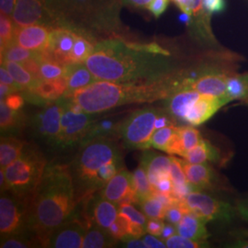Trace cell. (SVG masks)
<instances>
[{"label": "cell", "instance_id": "7dc6e473", "mask_svg": "<svg viewBox=\"0 0 248 248\" xmlns=\"http://www.w3.org/2000/svg\"><path fill=\"white\" fill-rule=\"evenodd\" d=\"M8 106L14 110H20L24 105V98L16 93H12L5 99H2Z\"/></svg>", "mask_w": 248, "mask_h": 248}, {"label": "cell", "instance_id": "f546056e", "mask_svg": "<svg viewBox=\"0 0 248 248\" xmlns=\"http://www.w3.org/2000/svg\"><path fill=\"white\" fill-rule=\"evenodd\" d=\"M120 122L121 121H115L114 119L96 120L80 144L99 138H113L115 135H118Z\"/></svg>", "mask_w": 248, "mask_h": 248}, {"label": "cell", "instance_id": "5b68a950", "mask_svg": "<svg viewBox=\"0 0 248 248\" xmlns=\"http://www.w3.org/2000/svg\"><path fill=\"white\" fill-rule=\"evenodd\" d=\"M47 166L45 155L38 149L26 144L18 159L4 169L5 191L8 190L22 200L30 201L39 186Z\"/></svg>", "mask_w": 248, "mask_h": 248}, {"label": "cell", "instance_id": "6da1fadb", "mask_svg": "<svg viewBox=\"0 0 248 248\" xmlns=\"http://www.w3.org/2000/svg\"><path fill=\"white\" fill-rule=\"evenodd\" d=\"M169 55L158 45L108 40L94 46L85 63L98 80L147 84L167 79L172 70Z\"/></svg>", "mask_w": 248, "mask_h": 248}, {"label": "cell", "instance_id": "f5cc1de1", "mask_svg": "<svg viewBox=\"0 0 248 248\" xmlns=\"http://www.w3.org/2000/svg\"><path fill=\"white\" fill-rule=\"evenodd\" d=\"M123 242H124V245H123L124 248H147L144 241L140 238H129V239L124 240Z\"/></svg>", "mask_w": 248, "mask_h": 248}, {"label": "cell", "instance_id": "b9f144b4", "mask_svg": "<svg viewBox=\"0 0 248 248\" xmlns=\"http://www.w3.org/2000/svg\"><path fill=\"white\" fill-rule=\"evenodd\" d=\"M179 9L189 16L199 14L203 9V0H172Z\"/></svg>", "mask_w": 248, "mask_h": 248}, {"label": "cell", "instance_id": "4316f807", "mask_svg": "<svg viewBox=\"0 0 248 248\" xmlns=\"http://www.w3.org/2000/svg\"><path fill=\"white\" fill-rule=\"evenodd\" d=\"M24 117L20 110L10 108L3 100L0 101V129L2 136H10L12 133H18L22 128Z\"/></svg>", "mask_w": 248, "mask_h": 248}, {"label": "cell", "instance_id": "c3c4849f", "mask_svg": "<svg viewBox=\"0 0 248 248\" xmlns=\"http://www.w3.org/2000/svg\"><path fill=\"white\" fill-rule=\"evenodd\" d=\"M0 79H1V83L9 85L10 87L16 89L17 91L23 90V89L12 78V76L10 75L9 70L2 64H1V68H0Z\"/></svg>", "mask_w": 248, "mask_h": 248}, {"label": "cell", "instance_id": "9f6ffc18", "mask_svg": "<svg viewBox=\"0 0 248 248\" xmlns=\"http://www.w3.org/2000/svg\"><path fill=\"white\" fill-rule=\"evenodd\" d=\"M15 92H18V91L14 89V88L10 87L9 85L3 84V83L0 84V98H1V100L5 99L10 94L15 93Z\"/></svg>", "mask_w": 248, "mask_h": 248}, {"label": "cell", "instance_id": "8fae6325", "mask_svg": "<svg viewBox=\"0 0 248 248\" xmlns=\"http://www.w3.org/2000/svg\"><path fill=\"white\" fill-rule=\"evenodd\" d=\"M77 34L69 30L56 29L50 32L48 45L42 52L43 60L66 66L71 64V55Z\"/></svg>", "mask_w": 248, "mask_h": 248}, {"label": "cell", "instance_id": "d6986e66", "mask_svg": "<svg viewBox=\"0 0 248 248\" xmlns=\"http://www.w3.org/2000/svg\"><path fill=\"white\" fill-rule=\"evenodd\" d=\"M140 166L145 170L151 185L155 189L161 178L170 176L171 156L146 151L142 155Z\"/></svg>", "mask_w": 248, "mask_h": 248}, {"label": "cell", "instance_id": "9c48e42d", "mask_svg": "<svg viewBox=\"0 0 248 248\" xmlns=\"http://www.w3.org/2000/svg\"><path fill=\"white\" fill-rule=\"evenodd\" d=\"M28 205L23 200L10 192L0 198V232L1 238L22 235L27 230Z\"/></svg>", "mask_w": 248, "mask_h": 248}, {"label": "cell", "instance_id": "603a6c76", "mask_svg": "<svg viewBox=\"0 0 248 248\" xmlns=\"http://www.w3.org/2000/svg\"><path fill=\"white\" fill-rule=\"evenodd\" d=\"M186 180L194 190H202L210 187L214 179L213 170L208 163L191 164L181 160Z\"/></svg>", "mask_w": 248, "mask_h": 248}, {"label": "cell", "instance_id": "d590c367", "mask_svg": "<svg viewBox=\"0 0 248 248\" xmlns=\"http://www.w3.org/2000/svg\"><path fill=\"white\" fill-rule=\"evenodd\" d=\"M177 128L175 125H169L155 130L151 139V147L167 152L170 142L177 133Z\"/></svg>", "mask_w": 248, "mask_h": 248}, {"label": "cell", "instance_id": "484cf974", "mask_svg": "<svg viewBox=\"0 0 248 248\" xmlns=\"http://www.w3.org/2000/svg\"><path fill=\"white\" fill-rule=\"evenodd\" d=\"M118 240L109 232L95 223L90 224L83 240V248H106L114 247Z\"/></svg>", "mask_w": 248, "mask_h": 248}, {"label": "cell", "instance_id": "4fadbf2b", "mask_svg": "<svg viewBox=\"0 0 248 248\" xmlns=\"http://www.w3.org/2000/svg\"><path fill=\"white\" fill-rule=\"evenodd\" d=\"M100 195L118 205L137 202L133 190V174L122 169L100 189Z\"/></svg>", "mask_w": 248, "mask_h": 248}, {"label": "cell", "instance_id": "5bb4252c", "mask_svg": "<svg viewBox=\"0 0 248 248\" xmlns=\"http://www.w3.org/2000/svg\"><path fill=\"white\" fill-rule=\"evenodd\" d=\"M226 104H228V101L224 98L201 94L188 108L183 122L192 126H199L210 120Z\"/></svg>", "mask_w": 248, "mask_h": 248}, {"label": "cell", "instance_id": "7bdbcfd3", "mask_svg": "<svg viewBox=\"0 0 248 248\" xmlns=\"http://www.w3.org/2000/svg\"><path fill=\"white\" fill-rule=\"evenodd\" d=\"M186 213H187V211L182 203L179 202V203L173 204L168 208L165 219L169 223L177 225V223L182 220L184 214Z\"/></svg>", "mask_w": 248, "mask_h": 248}, {"label": "cell", "instance_id": "680465c9", "mask_svg": "<svg viewBox=\"0 0 248 248\" xmlns=\"http://www.w3.org/2000/svg\"><path fill=\"white\" fill-rule=\"evenodd\" d=\"M228 248H248V240L240 239L231 244V246H226Z\"/></svg>", "mask_w": 248, "mask_h": 248}, {"label": "cell", "instance_id": "d4e9b609", "mask_svg": "<svg viewBox=\"0 0 248 248\" xmlns=\"http://www.w3.org/2000/svg\"><path fill=\"white\" fill-rule=\"evenodd\" d=\"M207 222L195 213L187 212L176 225L177 233L195 241L205 242L210 237L206 227Z\"/></svg>", "mask_w": 248, "mask_h": 248}, {"label": "cell", "instance_id": "2e32d148", "mask_svg": "<svg viewBox=\"0 0 248 248\" xmlns=\"http://www.w3.org/2000/svg\"><path fill=\"white\" fill-rule=\"evenodd\" d=\"M67 90L65 76L53 80L41 79L33 88L27 89L28 99H32L37 103L48 104L62 98Z\"/></svg>", "mask_w": 248, "mask_h": 248}, {"label": "cell", "instance_id": "8992f818", "mask_svg": "<svg viewBox=\"0 0 248 248\" xmlns=\"http://www.w3.org/2000/svg\"><path fill=\"white\" fill-rule=\"evenodd\" d=\"M163 110L146 107L133 111L119 124L118 136L124 147L131 150H148L156 130V121Z\"/></svg>", "mask_w": 248, "mask_h": 248}, {"label": "cell", "instance_id": "ee69618b", "mask_svg": "<svg viewBox=\"0 0 248 248\" xmlns=\"http://www.w3.org/2000/svg\"><path fill=\"white\" fill-rule=\"evenodd\" d=\"M32 247L31 243L23 239L22 235L1 238V248H28Z\"/></svg>", "mask_w": 248, "mask_h": 248}, {"label": "cell", "instance_id": "91938a15", "mask_svg": "<svg viewBox=\"0 0 248 248\" xmlns=\"http://www.w3.org/2000/svg\"><path fill=\"white\" fill-rule=\"evenodd\" d=\"M0 187H1V192H4L6 189V177H5L4 169H1V172H0Z\"/></svg>", "mask_w": 248, "mask_h": 248}, {"label": "cell", "instance_id": "60d3db41", "mask_svg": "<svg viewBox=\"0 0 248 248\" xmlns=\"http://www.w3.org/2000/svg\"><path fill=\"white\" fill-rule=\"evenodd\" d=\"M14 34H15V30H13L12 22L9 16L1 14V17H0L1 50L5 49L12 43H14Z\"/></svg>", "mask_w": 248, "mask_h": 248}, {"label": "cell", "instance_id": "277c9868", "mask_svg": "<svg viewBox=\"0 0 248 248\" xmlns=\"http://www.w3.org/2000/svg\"><path fill=\"white\" fill-rule=\"evenodd\" d=\"M124 169L122 151L112 138H99L80 144L70 168L77 199L100 190Z\"/></svg>", "mask_w": 248, "mask_h": 248}, {"label": "cell", "instance_id": "ffe728a7", "mask_svg": "<svg viewBox=\"0 0 248 248\" xmlns=\"http://www.w3.org/2000/svg\"><path fill=\"white\" fill-rule=\"evenodd\" d=\"M45 11V0H17L12 14L16 27L33 25L40 21Z\"/></svg>", "mask_w": 248, "mask_h": 248}, {"label": "cell", "instance_id": "bcb514c9", "mask_svg": "<svg viewBox=\"0 0 248 248\" xmlns=\"http://www.w3.org/2000/svg\"><path fill=\"white\" fill-rule=\"evenodd\" d=\"M165 222L163 219H150L147 221L146 224V232L161 237L162 232L165 226Z\"/></svg>", "mask_w": 248, "mask_h": 248}, {"label": "cell", "instance_id": "44dd1931", "mask_svg": "<svg viewBox=\"0 0 248 248\" xmlns=\"http://www.w3.org/2000/svg\"><path fill=\"white\" fill-rule=\"evenodd\" d=\"M200 96L201 93L193 89L177 90L166 98V111L174 120H181L183 122L188 108Z\"/></svg>", "mask_w": 248, "mask_h": 248}, {"label": "cell", "instance_id": "f1b7e54d", "mask_svg": "<svg viewBox=\"0 0 248 248\" xmlns=\"http://www.w3.org/2000/svg\"><path fill=\"white\" fill-rule=\"evenodd\" d=\"M218 149L207 140L202 139L195 147L188 151L184 155V160L191 164H201L208 162H216L220 159Z\"/></svg>", "mask_w": 248, "mask_h": 248}, {"label": "cell", "instance_id": "1f68e13d", "mask_svg": "<svg viewBox=\"0 0 248 248\" xmlns=\"http://www.w3.org/2000/svg\"><path fill=\"white\" fill-rule=\"evenodd\" d=\"M38 58L43 60L42 52H34L23 48L22 46L17 45L15 42L1 50V59L2 61H12V62H23L30 59Z\"/></svg>", "mask_w": 248, "mask_h": 248}, {"label": "cell", "instance_id": "f907efd6", "mask_svg": "<svg viewBox=\"0 0 248 248\" xmlns=\"http://www.w3.org/2000/svg\"><path fill=\"white\" fill-rule=\"evenodd\" d=\"M142 240L144 241L147 248H167L166 243L163 240L157 238V236L153 234H144L142 236Z\"/></svg>", "mask_w": 248, "mask_h": 248}, {"label": "cell", "instance_id": "ba28073f", "mask_svg": "<svg viewBox=\"0 0 248 248\" xmlns=\"http://www.w3.org/2000/svg\"><path fill=\"white\" fill-rule=\"evenodd\" d=\"M187 212L195 213L206 222H231L236 215V208L212 196L193 190L180 202Z\"/></svg>", "mask_w": 248, "mask_h": 248}, {"label": "cell", "instance_id": "f6af8a7d", "mask_svg": "<svg viewBox=\"0 0 248 248\" xmlns=\"http://www.w3.org/2000/svg\"><path fill=\"white\" fill-rule=\"evenodd\" d=\"M203 9L209 14L219 13L225 9V0H203Z\"/></svg>", "mask_w": 248, "mask_h": 248}, {"label": "cell", "instance_id": "ab89813d", "mask_svg": "<svg viewBox=\"0 0 248 248\" xmlns=\"http://www.w3.org/2000/svg\"><path fill=\"white\" fill-rule=\"evenodd\" d=\"M119 213L127 218L131 222L140 224L146 228L147 217L144 213L139 212L135 207L129 202H125L119 205Z\"/></svg>", "mask_w": 248, "mask_h": 248}, {"label": "cell", "instance_id": "7a4b0ae2", "mask_svg": "<svg viewBox=\"0 0 248 248\" xmlns=\"http://www.w3.org/2000/svg\"><path fill=\"white\" fill-rule=\"evenodd\" d=\"M77 201L70 168L48 165L28 204L27 230L46 245L53 231L71 218Z\"/></svg>", "mask_w": 248, "mask_h": 248}, {"label": "cell", "instance_id": "7c38bea8", "mask_svg": "<svg viewBox=\"0 0 248 248\" xmlns=\"http://www.w3.org/2000/svg\"><path fill=\"white\" fill-rule=\"evenodd\" d=\"M88 227L79 221L67 220L49 235L46 247L52 248H81Z\"/></svg>", "mask_w": 248, "mask_h": 248}, {"label": "cell", "instance_id": "7402d4cb", "mask_svg": "<svg viewBox=\"0 0 248 248\" xmlns=\"http://www.w3.org/2000/svg\"><path fill=\"white\" fill-rule=\"evenodd\" d=\"M202 139L201 133L192 127V125L178 127L177 133L170 142L166 153L170 155L184 157L186 153L195 147Z\"/></svg>", "mask_w": 248, "mask_h": 248}, {"label": "cell", "instance_id": "4dcf8cb0", "mask_svg": "<svg viewBox=\"0 0 248 248\" xmlns=\"http://www.w3.org/2000/svg\"><path fill=\"white\" fill-rule=\"evenodd\" d=\"M1 64L4 65L14 80L23 89V90L31 89L41 79H38L31 72L20 62H12V61H2Z\"/></svg>", "mask_w": 248, "mask_h": 248}, {"label": "cell", "instance_id": "11a10c76", "mask_svg": "<svg viewBox=\"0 0 248 248\" xmlns=\"http://www.w3.org/2000/svg\"><path fill=\"white\" fill-rule=\"evenodd\" d=\"M176 233H177V226L169 222V223L165 224V226H164V229H163L162 234H161V238L168 239L170 236H172Z\"/></svg>", "mask_w": 248, "mask_h": 248}, {"label": "cell", "instance_id": "836d02e7", "mask_svg": "<svg viewBox=\"0 0 248 248\" xmlns=\"http://www.w3.org/2000/svg\"><path fill=\"white\" fill-rule=\"evenodd\" d=\"M226 95L230 102L233 100H248V74L229 77Z\"/></svg>", "mask_w": 248, "mask_h": 248}, {"label": "cell", "instance_id": "30bf717a", "mask_svg": "<svg viewBox=\"0 0 248 248\" xmlns=\"http://www.w3.org/2000/svg\"><path fill=\"white\" fill-rule=\"evenodd\" d=\"M63 98H58L45 105L31 120V125L36 135L54 147L60 148L61 118Z\"/></svg>", "mask_w": 248, "mask_h": 248}, {"label": "cell", "instance_id": "816d5d0a", "mask_svg": "<svg viewBox=\"0 0 248 248\" xmlns=\"http://www.w3.org/2000/svg\"><path fill=\"white\" fill-rule=\"evenodd\" d=\"M17 0H0L1 14L6 16H11L15 9Z\"/></svg>", "mask_w": 248, "mask_h": 248}, {"label": "cell", "instance_id": "cb8c5ba5", "mask_svg": "<svg viewBox=\"0 0 248 248\" xmlns=\"http://www.w3.org/2000/svg\"><path fill=\"white\" fill-rule=\"evenodd\" d=\"M65 78L67 81V90L64 96H70L78 89L88 87L97 81L85 62L71 63L65 66Z\"/></svg>", "mask_w": 248, "mask_h": 248}, {"label": "cell", "instance_id": "6f0895ef", "mask_svg": "<svg viewBox=\"0 0 248 248\" xmlns=\"http://www.w3.org/2000/svg\"><path fill=\"white\" fill-rule=\"evenodd\" d=\"M129 4L134 7H146L149 6L152 0H126Z\"/></svg>", "mask_w": 248, "mask_h": 248}, {"label": "cell", "instance_id": "f35d334b", "mask_svg": "<svg viewBox=\"0 0 248 248\" xmlns=\"http://www.w3.org/2000/svg\"><path fill=\"white\" fill-rule=\"evenodd\" d=\"M167 248H209V243L207 241L200 242L190 239L176 233L170 236L168 239H165Z\"/></svg>", "mask_w": 248, "mask_h": 248}, {"label": "cell", "instance_id": "9a60e30c", "mask_svg": "<svg viewBox=\"0 0 248 248\" xmlns=\"http://www.w3.org/2000/svg\"><path fill=\"white\" fill-rule=\"evenodd\" d=\"M228 78L229 77L225 74H207L196 79L183 81L182 89H193L201 94L224 98L229 103L226 95Z\"/></svg>", "mask_w": 248, "mask_h": 248}, {"label": "cell", "instance_id": "681fc988", "mask_svg": "<svg viewBox=\"0 0 248 248\" xmlns=\"http://www.w3.org/2000/svg\"><path fill=\"white\" fill-rule=\"evenodd\" d=\"M169 0H152L148 9L155 17H159L168 9Z\"/></svg>", "mask_w": 248, "mask_h": 248}, {"label": "cell", "instance_id": "e0dca14e", "mask_svg": "<svg viewBox=\"0 0 248 248\" xmlns=\"http://www.w3.org/2000/svg\"><path fill=\"white\" fill-rule=\"evenodd\" d=\"M50 32L47 28L43 25L16 28L14 34V42L17 45L34 52H43L48 45Z\"/></svg>", "mask_w": 248, "mask_h": 248}, {"label": "cell", "instance_id": "db71d44e", "mask_svg": "<svg viewBox=\"0 0 248 248\" xmlns=\"http://www.w3.org/2000/svg\"><path fill=\"white\" fill-rule=\"evenodd\" d=\"M236 212L239 214L240 216L248 222V200L245 201H240L235 206Z\"/></svg>", "mask_w": 248, "mask_h": 248}, {"label": "cell", "instance_id": "ac0fdd59", "mask_svg": "<svg viewBox=\"0 0 248 248\" xmlns=\"http://www.w3.org/2000/svg\"><path fill=\"white\" fill-rule=\"evenodd\" d=\"M89 214L90 222L108 231L118 219L119 208L99 194L92 198Z\"/></svg>", "mask_w": 248, "mask_h": 248}, {"label": "cell", "instance_id": "83f0119b", "mask_svg": "<svg viewBox=\"0 0 248 248\" xmlns=\"http://www.w3.org/2000/svg\"><path fill=\"white\" fill-rule=\"evenodd\" d=\"M26 143L14 136H1L0 142V164L5 169L21 155Z\"/></svg>", "mask_w": 248, "mask_h": 248}, {"label": "cell", "instance_id": "3957f363", "mask_svg": "<svg viewBox=\"0 0 248 248\" xmlns=\"http://www.w3.org/2000/svg\"><path fill=\"white\" fill-rule=\"evenodd\" d=\"M179 90L167 79L156 83L131 84L97 80L88 87L78 89L70 96L72 101L84 111L98 114L118 107L150 103L169 98Z\"/></svg>", "mask_w": 248, "mask_h": 248}, {"label": "cell", "instance_id": "52a82bcc", "mask_svg": "<svg viewBox=\"0 0 248 248\" xmlns=\"http://www.w3.org/2000/svg\"><path fill=\"white\" fill-rule=\"evenodd\" d=\"M62 98L60 148L65 149L79 145L96 121V114L84 111L68 97L63 96Z\"/></svg>", "mask_w": 248, "mask_h": 248}, {"label": "cell", "instance_id": "d6a6232c", "mask_svg": "<svg viewBox=\"0 0 248 248\" xmlns=\"http://www.w3.org/2000/svg\"><path fill=\"white\" fill-rule=\"evenodd\" d=\"M133 185L138 203L155 193L145 170L141 166L135 169L133 173Z\"/></svg>", "mask_w": 248, "mask_h": 248}, {"label": "cell", "instance_id": "e575fe53", "mask_svg": "<svg viewBox=\"0 0 248 248\" xmlns=\"http://www.w3.org/2000/svg\"><path fill=\"white\" fill-rule=\"evenodd\" d=\"M142 213L149 219H165L168 207L155 194L140 202Z\"/></svg>", "mask_w": 248, "mask_h": 248}, {"label": "cell", "instance_id": "8d00e7d4", "mask_svg": "<svg viewBox=\"0 0 248 248\" xmlns=\"http://www.w3.org/2000/svg\"><path fill=\"white\" fill-rule=\"evenodd\" d=\"M94 50V46L89 43V41L81 36H77L74 48L70 55V62H85Z\"/></svg>", "mask_w": 248, "mask_h": 248}, {"label": "cell", "instance_id": "74e56055", "mask_svg": "<svg viewBox=\"0 0 248 248\" xmlns=\"http://www.w3.org/2000/svg\"><path fill=\"white\" fill-rule=\"evenodd\" d=\"M64 75L65 66L47 60H42L40 62V77L42 79H57Z\"/></svg>", "mask_w": 248, "mask_h": 248}]
</instances>
